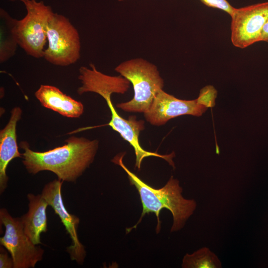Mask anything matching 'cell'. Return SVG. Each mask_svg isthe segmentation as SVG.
Returning <instances> with one entry per match:
<instances>
[{
	"label": "cell",
	"instance_id": "12",
	"mask_svg": "<svg viewBox=\"0 0 268 268\" xmlns=\"http://www.w3.org/2000/svg\"><path fill=\"white\" fill-rule=\"evenodd\" d=\"M35 96L41 105L68 118H78L83 113L84 107L79 101L49 85H41Z\"/></svg>",
	"mask_w": 268,
	"mask_h": 268
},
{
	"label": "cell",
	"instance_id": "3",
	"mask_svg": "<svg viewBox=\"0 0 268 268\" xmlns=\"http://www.w3.org/2000/svg\"><path fill=\"white\" fill-rule=\"evenodd\" d=\"M115 70L129 80L134 91L132 99L116 104L117 107L128 112H146L164 86L157 67L144 59L137 58L121 63Z\"/></svg>",
	"mask_w": 268,
	"mask_h": 268
},
{
	"label": "cell",
	"instance_id": "5",
	"mask_svg": "<svg viewBox=\"0 0 268 268\" xmlns=\"http://www.w3.org/2000/svg\"><path fill=\"white\" fill-rule=\"evenodd\" d=\"M24 4L27 13L17 23L18 45L27 55L43 58L47 42V26L54 12L43 1L29 0Z\"/></svg>",
	"mask_w": 268,
	"mask_h": 268
},
{
	"label": "cell",
	"instance_id": "2",
	"mask_svg": "<svg viewBox=\"0 0 268 268\" xmlns=\"http://www.w3.org/2000/svg\"><path fill=\"white\" fill-rule=\"evenodd\" d=\"M125 155V153L117 154L112 161L121 167L127 174L130 184L134 186L138 193L142 206L138 221L132 227L127 228V233L136 228L145 214L154 213L157 220L155 230L156 233H158L161 224L159 214L163 208L170 211L173 216V222L170 231L175 232L182 229L196 208V201L183 197L182 188L180 186L179 181L173 176L160 189H155L147 184L125 166L123 161Z\"/></svg>",
	"mask_w": 268,
	"mask_h": 268
},
{
	"label": "cell",
	"instance_id": "11",
	"mask_svg": "<svg viewBox=\"0 0 268 268\" xmlns=\"http://www.w3.org/2000/svg\"><path fill=\"white\" fill-rule=\"evenodd\" d=\"M22 110L19 107H14L6 125L0 131V191L6 189L8 178L6 171L9 163L17 157L21 158L16 141V128L21 119Z\"/></svg>",
	"mask_w": 268,
	"mask_h": 268
},
{
	"label": "cell",
	"instance_id": "4",
	"mask_svg": "<svg viewBox=\"0 0 268 268\" xmlns=\"http://www.w3.org/2000/svg\"><path fill=\"white\" fill-rule=\"evenodd\" d=\"M48 46L43 58L58 66L75 63L80 56V41L78 32L69 19L53 12L47 26Z\"/></svg>",
	"mask_w": 268,
	"mask_h": 268
},
{
	"label": "cell",
	"instance_id": "10",
	"mask_svg": "<svg viewBox=\"0 0 268 268\" xmlns=\"http://www.w3.org/2000/svg\"><path fill=\"white\" fill-rule=\"evenodd\" d=\"M63 182L58 179L48 183L43 188L42 196L59 216L71 239L72 244L67 249L70 259L81 265L86 256V251L78 237L77 229L79 219L68 213L64 205L61 193Z\"/></svg>",
	"mask_w": 268,
	"mask_h": 268
},
{
	"label": "cell",
	"instance_id": "1",
	"mask_svg": "<svg viewBox=\"0 0 268 268\" xmlns=\"http://www.w3.org/2000/svg\"><path fill=\"white\" fill-rule=\"evenodd\" d=\"M66 143L45 152L30 148L29 143L21 141L19 146L22 163L27 171L36 174L42 171L55 173L62 181L74 182L93 162L99 147L97 139L72 136Z\"/></svg>",
	"mask_w": 268,
	"mask_h": 268
},
{
	"label": "cell",
	"instance_id": "15",
	"mask_svg": "<svg viewBox=\"0 0 268 268\" xmlns=\"http://www.w3.org/2000/svg\"><path fill=\"white\" fill-rule=\"evenodd\" d=\"M184 268H219L222 264L217 256L208 248L203 247L191 254H186L182 260Z\"/></svg>",
	"mask_w": 268,
	"mask_h": 268
},
{
	"label": "cell",
	"instance_id": "13",
	"mask_svg": "<svg viewBox=\"0 0 268 268\" xmlns=\"http://www.w3.org/2000/svg\"><path fill=\"white\" fill-rule=\"evenodd\" d=\"M29 210L20 218L24 232L35 245L41 244L40 234L47 231L46 209L49 204L42 195L29 194Z\"/></svg>",
	"mask_w": 268,
	"mask_h": 268
},
{
	"label": "cell",
	"instance_id": "8",
	"mask_svg": "<svg viewBox=\"0 0 268 268\" xmlns=\"http://www.w3.org/2000/svg\"><path fill=\"white\" fill-rule=\"evenodd\" d=\"M231 41L244 49L261 41L262 31L268 18V1L235 8L230 15Z\"/></svg>",
	"mask_w": 268,
	"mask_h": 268
},
{
	"label": "cell",
	"instance_id": "9",
	"mask_svg": "<svg viewBox=\"0 0 268 268\" xmlns=\"http://www.w3.org/2000/svg\"><path fill=\"white\" fill-rule=\"evenodd\" d=\"M207 108L200 103L197 99H179L161 89L148 110L143 114L149 123L155 126H161L178 116L185 115L201 116Z\"/></svg>",
	"mask_w": 268,
	"mask_h": 268
},
{
	"label": "cell",
	"instance_id": "20",
	"mask_svg": "<svg viewBox=\"0 0 268 268\" xmlns=\"http://www.w3.org/2000/svg\"><path fill=\"white\" fill-rule=\"evenodd\" d=\"M10 0V1L19 0L20 1L22 2L24 4L25 3H26L27 1H28L29 0Z\"/></svg>",
	"mask_w": 268,
	"mask_h": 268
},
{
	"label": "cell",
	"instance_id": "14",
	"mask_svg": "<svg viewBox=\"0 0 268 268\" xmlns=\"http://www.w3.org/2000/svg\"><path fill=\"white\" fill-rule=\"evenodd\" d=\"M0 62L7 61L15 54L18 45L17 35V20L0 9Z\"/></svg>",
	"mask_w": 268,
	"mask_h": 268
},
{
	"label": "cell",
	"instance_id": "16",
	"mask_svg": "<svg viewBox=\"0 0 268 268\" xmlns=\"http://www.w3.org/2000/svg\"><path fill=\"white\" fill-rule=\"evenodd\" d=\"M216 95L217 91L212 86H206L201 90L197 99L200 103L207 108L211 107L215 105Z\"/></svg>",
	"mask_w": 268,
	"mask_h": 268
},
{
	"label": "cell",
	"instance_id": "7",
	"mask_svg": "<svg viewBox=\"0 0 268 268\" xmlns=\"http://www.w3.org/2000/svg\"><path fill=\"white\" fill-rule=\"evenodd\" d=\"M117 89L112 85H100L94 90V93L104 98L110 109L111 119L106 125L109 126L114 131L118 133L134 148L136 157L135 167L139 170L143 159L149 156L161 158L169 162L172 159L171 154L161 155L157 152L146 151L140 146L138 137L140 132L145 128L144 121L137 120L135 116H131L128 119H125L118 114L111 99V95L117 93Z\"/></svg>",
	"mask_w": 268,
	"mask_h": 268
},
{
	"label": "cell",
	"instance_id": "6",
	"mask_svg": "<svg viewBox=\"0 0 268 268\" xmlns=\"http://www.w3.org/2000/svg\"><path fill=\"white\" fill-rule=\"evenodd\" d=\"M0 220L5 227L0 243L10 254L14 268H34L42 260L44 250L33 244L25 234L20 218L12 217L6 209L1 208Z\"/></svg>",
	"mask_w": 268,
	"mask_h": 268
},
{
	"label": "cell",
	"instance_id": "19",
	"mask_svg": "<svg viewBox=\"0 0 268 268\" xmlns=\"http://www.w3.org/2000/svg\"><path fill=\"white\" fill-rule=\"evenodd\" d=\"M261 41L268 42V18L262 29Z\"/></svg>",
	"mask_w": 268,
	"mask_h": 268
},
{
	"label": "cell",
	"instance_id": "18",
	"mask_svg": "<svg viewBox=\"0 0 268 268\" xmlns=\"http://www.w3.org/2000/svg\"><path fill=\"white\" fill-rule=\"evenodd\" d=\"M0 268H14V264L12 258H11H11L9 257L7 252L1 247H0Z\"/></svg>",
	"mask_w": 268,
	"mask_h": 268
},
{
	"label": "cell",
	"instance_id": "17",
	"mask_svg": "<svg viewBox=\"0 0 268 268\" xmlns=\"http://www.w3.org/2000/svg\"><path fill=\"white\" fill-rule=\"evenodd\" d=\"M207 6L220 9L227 12L230 15L232 14L234 7L227 0H200Z\"/></svg>",
	"mask_w": 268,
	"mask_h": 268
},
{
	"label": "cell",
	"instance_id": "21",
	"mask_svg": "<svg viewBox=\"0 0 268 268\" xmlns=\"http://www.w3.org/2000/svg\"><path fill=\"white\" fill-rule=\"evenodd\" d=\"M118 0L119 1H121L124 0Z\"/></svg>",
	"mask_w": 268,
	"mask_h": 268
}]
</instances>
